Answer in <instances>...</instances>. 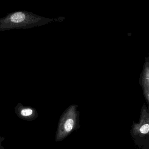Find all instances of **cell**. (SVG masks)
Segmentation results:
<instances>
[{
	"label": "cell",
	"mask_w": 149,
	"mask_h": 149,
	"mask_svg": "<svg viewBox=\"0 0 149 149\" xmlns=\"http://www.w3.org/2000/svg\"><path fill=\"white\" fill-rule=\"evenodd\" d=\"M52 21V19L38 15L32 12L18 10L0 18V31L40 27Z\"/></svg>",
	"instance_id": "6da1fadb"
},
{
	"label": "cell",
	"mask_w": 149,
	"mask_h": 149,
	"mask_svg": "<svg viewBox=\"0 0 149 149\" xmlns=\"http://www.w3.org/2000/svg\"><path fill=\"white\" fill-rule=\"evenodd\" d=\"M77 108V105H71L62 114L58 125L56 141H63L80 128V113Z\"/></svg>",
	"instance_id": "7a4b0ae2"
},
{
	"label": "cell",
	"mask_w": 149,
	"mask_h": 149,
	"mask_svg": "<svg viewBox=\"0 0 149 149\" xmlns=\"http://www.w3.org/2000/svg\"><path fill=\"white\" fill-rule=\"evenodd\" d=\"M130 134L136 145L149 146V110L144 104L141 110L139 122H133Z\"/></svg>",
	"instance_id": "3957f363"
},
{
	"label": "cell",
	"mask_w": 149,
	"mask_h": 149,
	"mask_svg": "<svg viewBox=\"0 0 149 149\" xmlns=\"http://www.w3.org/2000/svg\"><path fill=\"white\" fill-rule=\"evenodd\" d=\"M139 83L142 88L143 94L148 105H149V58H145L143 70L141 74Z\"/></svg>",
	"instance_id": "277c9868"
},
{
	"label": "cell",
	"mask_w": 149,
	"mask_h": 149,
	"mask_svg": "<svg viewBox=\"0 0 149 149\" xmlns=\"http://www.w3.org/2000/svg\"><path fill=\"white\" fill-rule=\"evenodd\" d=\"M16 113L19 117L26 120H33L37 116L36 109L30 107H26L19 102L15 108Z\"/></svg>",
	"instance_id": "5b68a950"
}]
</instances>
